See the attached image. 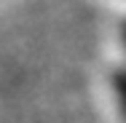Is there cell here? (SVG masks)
<instances>
[{"label":"cell","mask_w":126,"mask_h":123,"mask_svg":"<svg viewBox=\"0 0 126 123\" xmlns=\"http://www.w3.org/2000/svg\"><path fill=\"white\" fill-rule=\"evenodd\" d=\"M110 88L115 94V102H118L121 115H124V121H126V67H118V70L110 72Z\"/></svg>","instance_id":"6da1fadb"},{"label":"cell","mask_w":126,"mask_h":123,"mask_svg":"<svg viewBox=\"0 0 126 123\" xmlns=\"http://www.w3.org/2000/svg\"><path fill=\"white\" fill-rule=\"evenodd\" d=\"M121 38H124V43H126V22L121 24Z\"/></svg>","instance_id":"7a4b0ae2"}]
</instances>
